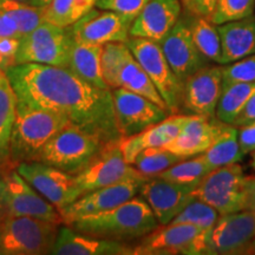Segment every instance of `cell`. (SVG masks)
I'll use <instances>...</instances> for the list:
<instances>
[{
    "instance_id": "1",
    "label": "cell",
    "mask_w": 255,
    "mask_h": 255,
    "mask_svg": "<svg viewBox=\"0 0 255 255\" xmlns=\"http://www.w3.org/2000/svg\"><path fill=\"white\" fill-rule=\"evenodd\" d=\"M19 100L55 111L104 144L120 141L113 92L78 77L66 68L18 64L6 70Z\"/></svg>"
},
{
    "instance_id": "2",
    "label": "cell",
    "mask_w": 255,
    "mask_h": 255,
    "mask_svg": "<svg viewBox=\"0 0 255 255\" xmlns=\"http://www.w3.org/2000/svg\"><path fill=\"white\" fill-rule=\"evenodd\" d=\"M82 234L120 242L141 240L159 226L144 199L132 197L122 205L96 215H88L70 223Z\"/></svg>"
},
{
    "instance_id": "3",
    "label": "cell",
    "mask_w": 255,
    "mask_h": 255,
    "mask_svg": "<svg viewBox=\"0 0 255 255\" xmlns=\"http://www.w3.org/2000/svg\"><path fill=\"white\" fill-rule=\"evenodd\" d=\"M68 124L63 115L32 107L17 97L9 137V159L13 168L23 162L36 161L41 148Z\"/></svg>"
},
{
    "instance_id": "4",
    "label": "cell",
    "mask_w": 255,
    "mask_h": 255,
    "mask_svg": "<svg viewBox=\"0 0 255 255\" xmlns=\"http://www.w3.org/2000/svg\"><path fill=\"white\" fill-rule=\"evenodd\" d=\"M59 227L32 216H0V255L50 254Z\"/></svg>"
},
{
    "instance_id": "5",
    "label": "cell",
    "mask_w": 255,
    "mask_h": 255,
    "mask_svg": "<svg viewBox=\"0 0 255 255\" xmlns=\"http://www.w3.org/2000/svg\"><path fill=\"white\" fill-rule=\"evenodd\" d=\"M104 145L98 138L70 123L41 148L36 161L77 175Z\"/></svg>"
},
{
    "instance_id": "6",
    "label": "cell",
    "mask_w": 255,
    "mask_h": 255,
    "mask_svg": "<svg viewBox=\"0 0 255 255\" xmlns=\"http://www.w3.org/2000/svg\"><path fill=\"white\" fill-rule=\"evenodd\" d=\"M126 44L154 83L170 115L180 113L183 83L170 68L159 43L146 38L129 37Z\"/></svg>"
},
{
    "instance_id": "7",
    "label": "cell",
    "mask_w": 255,
    "mask_h": 255,
    "mask_svg": "<svg viewBox=\"0 0 255 255\" xmlns=\"http://www.w3.org/2000/svg\"><path fill=\"white\" fill-rule=\"evenodd\" d=\"M72 41L70 26L62 27L44 21L20 38V45L15 55V65L34 63L68 68Z\"/></svg>"
},
{
    "instance_id": "8",
    "label": "cell",
    "mask_w": 255,
    "mask_h": 255,
    "mask_svg": "<svg viewBox=\"0 0 255 255\" xmlns=\"http://www.w3.org/2000/svg\"><path fill=\"white\" fill-rule=\"evenodd\" d=\"M209 233L189 223L159 225L133 247V255L206 254Z\"/></svg>"
},
{
    "instance_id": "9",
    "label": "cell",
    "mask_w": 255,
    "mask_h": 255,
    "mask_svg": "<svg viewBox=\"0 0 255 255\" xmlns=\"http://www.w3.org/2000/svg\"><path fill=\"white\" fill-rule=\"evenodd\" d=\"M119 142L107 143L90 163L81 173L75 175L76 184L82 195L111 184L149 178L133 165L127 163Z\"/></svg>"
},
{
    "instance_id": "10",
    "label": "cell",
    "mask_w": 255,
    "mask_h": 255,
    "mask_svg": "<svg viewBox=\"0 0 255 255\" xmlns=\"http://www.w3.org/2000/svg\"><path fill=\"white\" fill-rule=\"evenodd\" d=\"M244 169L239 163L216 168L194 190V196L212 206L220 215L244 210Z\"/></svg>"
},
{
    "instance_id": "11",
    "label": "cell",
    "mask_w": 255,
    "mask_h": 255,
    "mask_svg": "<svg viewBox=\"0 0 255 255\" xmlns=\"http://www.w3.org/2000/svg\"><path fill=\"white\" fill-rule=\"evenodd\" d=\"M2 191L0 216H32L55 223H63V218L55 206L40 195L24 180L15 169L1 174Z\"/></svg>"
},
{
    "instance_id": "12",
    "label": "cell",
    "mask_w": 255,
    "mask_h": 255,
    "mask_svg": "<svg viewBox=\"0 0 255 255\" xmlns=\"http://www.w3.org/2000/svg\"><path fill=\"white\" fill-rule=\"evenodd\" d=\"M14 169L59 213L82 196L76 184L75 175L38 161L23 162Z\"/></svg>"
},
{
    "instance_id": "13",
    "label": "cell",
    "mask_w": 255,
    "mask_h": 255,
    "mask_svg": "<svg viewBox=\"0 0 255 255\" xmlns=\"http://www.w3.org/2000/svg\"><path fill=\"white\" fill-rule=\"evenodd\" d=\"M255 240V212L240 210L219 216L209 233L206 255L246 254Z\"/></svg>"
},
{
    "instance_id": "14",
    "label": "cell",
    "mask_w": 255,
    "mask_h": 255,
    "mask_svg": "<svg viewBox=\"0 0 255 255\" xmlns=\"http://www.w3.org/2000/svg\"><path fill=\"white\" fill-rule=\"evenodd\" d=\"M111 92L117 128L122 137L137 135L170 115L167 109L135 92L123 88L113 89Z\"/></svg>"
},
{
    "instance_id": "15",
    "label": "cell",
    "mask_w": 255,
    "mask_h": 255,
    "mask_svg": "<svg viewBox=\"0 0 255 255\" xmlns=\"http://www.w3.org/2000/svg\"><path fill=\"white\" fill-rule=\"evenodd\" d=\"M222 92V66L206 65L183 82L181 108L186 114L215 117Z\"/></svg>"
},
{
    "instance_id": "16",
    "label": "cell",
    "mask_w": 255,
    "mask_h": 255,
    "mask_svg": "<svg viewBox=\"0 0 255 255\" xmlns=\"http://www.w3.org/2000/svg\"><path fill=\"white\" fill-rule=\"evenodd\" d=\"M132 21L116 12L94 7L70 26L73 39L79 43L104 45L107 43H127Z\"/></svg>"
},
{
    "instance_id": "17",
    "label": "cell",
    "mask_w": 255,
    "mask_h": 255,
    "mask_svg": "<svg viewBox=\"0 0 255 255\" xmlns=\"http://www.w3.org/2000/svg\"><path fill=\"white\" fill-rule=\"evenodd\" d=\"M196 188L181 186L159 177L146 178L138 193L150 207L161 226L168 225L195 199Z\"/></svg>"
},
{
    "instance_id": "18",
    "label": "cell",
    "mask_w": 255,
    "mask_h": 255,
    "mask_svg": "<svg viewBox=\"0 0 255 255\" xmlns=\"http://www.w3.org/2000/svg\"><path fill=\"white\" fill-rule=\"evenodd\" d=\"M143 182L144 181H126L89 191L60 213L63 223L70 225L83 216L101 214L122 205L136 196Z\"/></svg>"
},
{
    "instance_id": "19",
    "label": "cell",
    "mask_w": 255,
    "mask_h": 255,
    "mask_svg": "<svg viewBox=\"0 0 255 255\" xmlns=\"http://www.w3.org/2000/svg\"><path fill=\"white\" fill-rule=\"evenodd\" d=\"M159 45L170 68L182 83L197 70L208 65L194 43L189 21L186 19H178L170 32L159 41Z\"/></svg>"
},
{
    "instance_id": "20",
    "label": "cell",
    "mask_w": 255,
    "mask_h": 255,
    "mask_svg": "<svg viewBox=\"0 0 255 255\" xmlns=\"http://www.w3.org/2000/svg\"><path fill=\"white\" fill-rule=\"evenodd\" d=\"M227 126L216 117L189 115L180 133L164 148L187 158L203 154Z\"/></svg>"
},
{
    "instance_id": "21",
    "label": "cell",
    "mask_w": 255,
    "mask_h": 255,
    "mask_svg": "<svg viewBox=\"0 0 255 255\" xmlns=\"http://www.w3.org/2000/svg\"><path fill=\"white\" fill-rule=\"evenodd\" d=\"M180 0H149L130 27V37H139L159 43L181 15Z\"/></svg>"
},
{
    "instance_id": "22",
    "label": "cell",
    "mask_w": 255,
    "mask_h": 255,
    "mask_svg": "<svg viewBox=\"0 0 255 255\" xmlns=\"http://www.w3.org/2000/svg\"><path fill=\"white\" fill-rule=\"evenodd\" d=\"M52 255H133V247L127 242L95 238L76 232L70 226H60Z\"/></svg>"
},
{
    "instance_id": "23",
    "label": "cell",
    "mask_w": 255,
    "mask_h": 255,
    "mask_svg": "<svg viewBox=\"0 0 255 255\" xmlns=\"http://www.w3.org/2000/svg\"><path fill=\"white\" fill-rule=\"evenodd\" d=\"M189 114H173L142 132L120 139V148L127 163L131 164L142 150L154 146H165L180 133Z\"/></svg>"
},
{
    "instance_id": "24",
    "label": "cell",
    "mask_w": 255,
    "mask_h": 255,
    "mask_svg": "<svg viewBox=\"0 0 255 255\" xmlns=\"http://www.w3.org/2000/svg\"><path fill=\"white\" fill-rule=\"evenodd\" d=\"M221 40L220 64L237 62L255 53V15L218 25Z\"/></svg>"
},
{
    "instance_id": "25",
    "label": "cell",
    "mask_w": 255,
    "mask_h": 255,
    "mask_svg": "<svg viewBox=\"0 0 255 255\" xmlns=\"http://www.w3.org/2000/svg\"><path fill=\"white\" fill-rule=\"evenodd\" d=\"M103 45L79 43L73 39L70 49L68 68L90 84L101 89H109L102 76L101 56ZM111 90V89H110Z\"/></svg>"
},
{
    "instance_id": "26",
    "label": "cell",
    "mask_w": 255,
    "mask_h": 255,
    "mask_svg": "<svg viewBox=\"0 0 255 255\" xmlns=\"http://www.w3.org/2000/svg\"><path fill=\"white\" fill-rule=\"evenodd\" d=\"M117 88H123L126 90L135 92L137 95H141L168 110L163 98L161 97L154 83L151 82L146 72L137 62L131 51L126 56L116 72L114 89Z\"/></svg>"
},
{
    "instance_id": "27",
    "label": "cell",
    "mask_w": 255,
    "mask_h": 255,
    "mask_svg": "<svg viewBox=\"0 0 255 255\" xmlns=\"http://www.w3.org/2000/svg\"><path fill=\"white\" fill-rule=\"evenodd\" d=\"M17 95L7 73L0 69V174L14 169L9 159V137L15 117Z\"/></svg>"
},
{
    "instance_id": "28",
    "label": "cell",
    "mask_w": 255,
    "mask_h": 255,
    "mask_svg": "<svg viewBox=\"0 0 255 255\" xmlns=\"http://www.w3.org/2000/svg\"><path fill=\"white\" fill-rule=\"evenodd\" d=\"M201 155L212 171L223 165L241 162L245 155L239 143L238 128L228 124L212 146Z\"/></svg>"
},
{
    "instance_id": "29",
    "label": "cell",
    "mask_w": 255,
    "mask_h": 255,
    "mask_svg": "<svg viewBox=\"0 0 255 255\" xmlns=\"http://www.w3.org/2000/svg\"><path fill=\"white\" fill-rule=\"evenodd\" d=\"M97 0H50L44 6V21L69 27L96 6Z\"/></svg>"
},
{
    "instance_id": "30",
    "label": "cell",
    "mask_w": 255,
    "mask_h": 255,
    "mask_svg": "<svg viewBox=\"0 0 255 255\" xmlns=\"http://www.w3.org/2000/svg\"><path fill=\"white\" fill-rule=\"evenodd\" d=\"M255 92V82L237 83L222 88L216 107L215 117L227 124H233L242 108Z\"/></svg>"
},
{
    "instance_id": "31",
    "label": "cell",
    "mask_w": 255,
    "mask_h": 255,
    "mask_svg": "<svg viewBox=\"0 0 255 255\" xmlns=\"http://www.w3.org/2000/svg\"><path fill=\"white\" fill-rule=\"evenodd\" d=\"M191 17L189 23L191 37L200 51L201 55L207 60L220 64L221 60V40L218 27L208 17Z\"/></svg>"
},
{
    "instance_id": "32",
    "label": "cell",
    "mask_w": 255,
    "mask_h": 255,
    "mask_svg": "<svg viewBox=\"0 0 255 255\" xmlns=\"http://www.w3.org/2000/svg\"><path fill=\"white\" fill-rule=\"evenodd\" d=\"M210 171L212 170L207 165L202 155L200 154L171 165L170 168L159 173L156 177L163 178V180L181 184V186L196 188Z\"/></svg>"
},
{
    "instance_id": "33",
    "label": "cell",
    "mask_w": 255,
    "mask_h": 255,
    "mask_svg": "<svg viewBox=\"0 0 255 255\" xmlns=\"http://www.w3.org/2000/svg\"><path fill=\"white\" fill-rule=\"evenodd\" d=\"M187 157L168 150L164 146L144 149L136 156L132 165L145 177H156L159 173Z\"/></svg>"
},
{
    "instance_id": "34",
    "label": "cell",
    "mask_w": 255,
    "mask_h": 255,
    "mask_svg": "<svg viewBox=\"0 0 255 255\" xmlns=\"http://www.w3.org/2000/svg\"><path fill=\"white\" fill-rule=\"evenodd\" d=\"M0 8L11 17L18 28L20 37L26 36L44 23V7H38L14 0H4Z\"/></svg>"
},
{
    "instance_id": "35",
    "label": "cell",
    "mask_w": 255,
    "mask_h": 255,
    "mask_svg": "<svg viewBox=\"0 0 255 255\" xmlns=\"http://www.w3.org/2000/svg\"><path fill=\"white\" fill-rule=\"evenodd\" d=\"M219 216L220 213L212 206L194 199L170 223H189L206 232H212Z\"/></svg>"
},
{
    "instance_id": "36",
    "label": "cell",
    "mask_w": 255,
    "mask_h": 255,
    "mask_svg": "<svg viewBox=\"0 0 255 255\" xmlns=\"http://www.w3.org/2000/svg\"><path fill=\"white\" fill-rule=\"evenodd\" d=\"M254 12L255 0H216L215 7L209 15V20L218 26L229 21L247 18L253 15Z\"/></svg>"
},
{
    "instance_id": "37",
    "label": "cell",
    "mask_w": 255,
    "mask_h": 255,
    "mask_svg": "<svg viewBox=\"0 0 255 255\" xmlns=\"http://www.w3.org/2000/svg\"><path fill=\"white\" fill-rule=\"evenodd\" d=\"M129 52L130 50L126 43L114 41V43H107L103 45L101 56L102 76L111 90L114 89L117 70Z\"/></svg>"
},
{
    "instance_id": "38",
    "label": "cell",
    "mask_w": 255,
    "mask_h": 255,
    "mask_svg": "<svg viewBox=\"0 0 255 255\" xmlns=\"http://www.w3.org/2000/svg\"><path fill=\"white\" fill-rule=\"evenodd\" d=\"M255 82V53L222 66V88Z\"/></svg>"
},
{
    "instance_id": "39",
    "label": "cell",
    "mask_w": 255,
    "mask_h": 255,
    "mask_svg": "<svg viewBox=\"0 0 255 255\" xmlns=\"http://www.w3.org/2000/svg\"><path fill=\"white\" fill-rule=\"evenodd\" d=\"M149 0H97L95 7L116 12L133 21Z\"/></svg>"
},
{
    "instance_id": "40",
    "label": "cell",
    "mask_w": 255,
    "mask_h": 255,
    "mask_svg": "<svg viewBox=\"0 0 255 255\" xmlns=\"http://www.w3.org/2000/svg\"><path fill=\"white\" fill-rule=\"evenodd\" d=\"M187 13L193 17H208L215 7L216 0H181Z\"/></svg>"
},
{
    "instance_id": "41",
    "label": "cell",
    "mask_w": 255,
    "mask_h": 255,
    "mask_svg": "<svg viewBox=\"0 0 255 255\" xmlns=\"http://www.w3.org/2000/svg\"><path fill=\"white\" fill-rule=\"evenodd\" d=\"M239 143L244 155L255 150V122L239 128Z\"/></svg>"
},
{
    "instance_id": "42",
    "label": "cell",
    "mask_w": 255,
    "mask_h": 255,
    "mask_svg": "<svg viewBox=\"0 0 255 255\" xmlns=\"http://www.w3.org/2000/svg\"><path fill=\"white\" fill-rule=\"evenodd\" d=\"M20 38L17 37H1L0 38V56L7 60L12 66L15 65V55H17Z\"/></svg>"
},
{
    "instance_id": "43",
    "label": "cell",
    "mask_w": 255,
    "mask_h": 255,
    "mask_svg": "<svg viewBox=\"0 0 255 255\" xmlns=\"http://www.w3.org/2000/svg\"><path fill=\"white\" fill-rule=\"evenodd\" d=\"M253 122H255V92L252 95L250 100L247 101L245 107L242 108L240 114L238 115L237 119L233 122V126L240 128Z\"/></svg>"
},
{
    "instance_id": "44",
    "label": "cell",
    "mask_w": 255,
    "mask_h": 255,
    "mask_svg": "<svg viewBox=\"0 0 255 255\" xmlns=\"http://www.w3.org/2000/svg\"><path fill=\"white\" fill-rule=\"evenodd\" d=\"M1 37L21 38L18 32L17 26H15L14 21L12 20L9 15L6 14L5 12L0 8V38Z\"/></svg>"
},
{
    "instance_id": "45",
    "label": "cell",
    "mask_w": 255,
    "mask_h": 255,
    "mask_svg": "<svg viewBox=\"0 0 255 255\" xmlns=\"http://www.w3.org/2000/svg\"><path fill=\"white\" fill-rule=\"evenodd\" d=\"M244 209L255 212V176L245 177Z\"/></svg>"
},
{
    "instance_id": "46",
    "label": "cell",
    "mask_w": 255,
    "mask_h": 255,
    "mask_svg": "<svg viewBox=\"0 0 255 255\" xmlns=\"http://www.w3.org/2000/svg\"><path fill=\"white\" fill-rule=\"evenodd\" d=\"M50 2V0H30V5L38 6V7H44Z\"/></svg>"
},
{
    "instance_id": "47",
    "label": "cell",
    "mask_w": 255,
    "mask_h": 255,
    "mask_svg": "<svg viewBox=\"0 0 255 255\" xmlns=\"http://www.w3.org/2000/svg\"><path fill=\"white\" fill-rule=\"evenodd\" d=\"M11 66L12 65L7 62V60L4 59L1 56H0V69L4 70V71H6V70H7L8 68H11Z\"/></svg>"
},
{
    "instance_id": "48",
    "label": "cell",
    "mask_w": 255,
    "mask_h": 255,
    "mask_svg": "<svg viewBox=\"0 0 255 255\" xmlns=\"http://www.w3.org/2000/svg\"><path fill=\"white\" fill-rule=\"evenodd\" d=\"M246 254H255V240L253 241V244H252L251 246L247 248Z\"/></svg>"
},
{
    "instance_id": "49",
    "label": "cell",
    "mask_w": 255,
    "mask_h": 255,
    "mask_svg": "<svg viewBox=\"0 0 255 255\" xmlns=\"http://www.w3.org/2000/svg\"><path fill=\"white\" fill-rule=\"evenodd\" d=\"M251 168L255 170V150L252 152V158H251Z\"/></svg>"
},
{
    "instance_id": "50",
    "label": "cell",
    "mask_w": 255,
    "mask_h": 255,
    "mask_svg": "<svg viewBox=\"0 0 255 255\" xmlns=\"http://www.w3.org/2000/svg\"><path fill=\"white\" fill-rule=\"evenodd\" d=\"M1 191H2V176L0 174V203H1Z\"/></svg>"
},
{
    "instance_id": "51",
    "label": "cell",
    "mask_w": 255,
    "mask_h": 255,
    "mask_svg": "<svg viewBox=\"0 0 255 255\" xmlns=\"http://www.w3.org/2000/svg\"><path fill=\"white\" fill-rule=\"evenodd\" d=\"M18 2H24V4H30V0H14Z\"/></svg>"
},
{
    "instance_id": "52",
    "label": "cell",
    "mask_w": 255,
    "mask_h": 255,
    "mask_svg": "<svg viewBox=\"0 0 255 255\" xmlns=\"http://www.w3.org/2000/svg\"><path fill=\"white\" fill-rule=\"evenodd\" d=\"M2 1H4V0H0V4H1V2H2Z\"/></svg>"
}]
</instances>
